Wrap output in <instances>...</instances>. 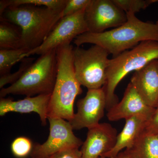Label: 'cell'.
Listing matches in <instances>:
<instances>
[{"label": "cell", "instance_id": "6da1fadb", "mask_svg": "<svg viewBox=\"0 0 158 158\" xmlns=\"http://www.w3.org/2000/svg\"><path fill=\"white\" fill-rule=\"evenodd\" d=\"M126 14L127 21L122 25L98 34L86 32L75 38L74 43L77 47L85 44L100 46L115 57L143 41H158L157 23L143 22L134 13Z\"/></svg>", "mask_w": 158, "mask_h": 158}, {"label": "cell", "instance_id": "7a4b0ae2", "mask_svg": "<svg viewBox=\"0 0 158 158\" xmlns=\"http://www.w3.org/2000/svg\"><path fill=\"white\" fill-rule=\"evenodd\" d=\"M73 50L71 44L56 49V80L49 103L48 119L60 118L69 122L74 116L75 100L82 90L75 75Z\"/></svg>", "mask_w": 158, "mask_h": 158}, {"label": "cell", "instance_id": "3957f363", "mask_svg": "<svg viewBox=\"0 0 158 158\" xmlns=\"http://www.w3.org/2000/svg\"><path fill=\"white\" fill-rule=\"evenodd\" d=\"M1 19L18 26L22 31V48L30 51L43 43L62 19V12L33 5L10 6Z\"/></svg>", "mask_w": 158, "mask_h": 158}, {"label": "cell", "instance_id": "277c9868", "mask_svg": "<svg viewBox=\"0 0 158 158\" xmlns=\"http://www.w3.org/2000/svg\"><path fill=\"white\" fill-rule=\"evenodd\" d=\"M156 59H158V41L153 40L143 41L110 59L106 83L103 87L106 96L107 110L118 102L115 90L123 79Z\"/></svg>", "mask_w": 158, "mask_h": 158}, {"label": "cell", "instance_id": "5b68a950", "mask_svg": "<svg viewBox=\"0 0 158 158\" xmlns=\"http://www.w3.org/2000/svg\"><path fill=\"white\" fill-rule=\"evenodd\" d=\"M57 73L56 49L41 55L17 82L1 89L0 97L5 98L10 94L27 97L51 94Z\"/></svg>", "mask_w": 158, "mask_h": 158}, {"label": "cell", "instance_id": "8992f818", "mask_svg": "<svg viewBox=\"0 0 158 158\" xmlns=\"http://www.w3.org/2000/svg\"><path fill=\"white\" fill-rule=\"evenodd\" d=\"M110 54L102 47L92 45L87 49L73 48L75 75L81 86L89 89H99L106 85Z\"/></svg>", "mask_w": 158, "mask_h": 158}, {"label": "cell", "instance_id": "52a82bcc", "mask_svg": "<svg viewBox=\"0 0 158 158\" xmlns=\"http://www.w3.org/2000/svg\"><path fill=\"white\" fill-rule=\"evenodd\" d=\"M85 9L61 19L42 44L27 53V58L36 54L41 56L59 47L70 44L78 36L88 32L85 20Z\"/></svg>", "mask_w": 158, "mask_h": 158}, {"label": "cell", "instance_id": "ba28073f", "mask_svg": "<svg viewBox=\"0 0 158 158\" xmlns=\"http://www.w3.org/2000/svg\"><path fill=\"white\" fill-rule=\"evenodd\" d=\"M48 119L50 124L48 138L42 144H34L31 157L48 158L62 150L82 146L83 142L74 134L69 122L60 118Z\"/></svg>", "mask_w": 158, "mask_h": 158}, {"label": "cell", "instance_id": "9c48e42d", "mask_svg": "<svg viewBox=\"0 0 158 158\" xmlns=\"http://www.w3.org/2000/svg\"><path fill=\"white\" fill-rule=\"evenodd\" d=\"M85 20L88 32L98 34L123 24L127 15L113 0H90L85 9Z\"/></svg>", "mask_w": 158, "mask_h": 158}, {"label": "cell", "instance_id": "30bf717a", "mask_svg": "<svg viewBox=\"0 0 158 158\" xmlns=\"http://www.w3.org/2000/svg\"><path fill=\"white\" fill-rule=\"evenodd\" d=\"M77 111L69 121L73 130L88 129L100 123L106 109V96L103 87L89 89L85 97L77 102Z\"/></svg>", "mask_w": 158, "mask_h": 158}, {"label": "cell", "instance_id": "8fae6325", "mask_svg": "<svg viewBox=\"0 0 158 158\" xmlns=\"http://www.w3.org/2000/svg\"><path fill=\"white\" fill-rule=\"evenodd\" d=\"M117 135L116 129L106 123L89 129L81 148L82 158L103 156L115 146Z\"/></svg>", "mask_w": 158, "mask_h": 158}, {"label": "cell", "instance_id": "7c38bea8", "mask_svg": "<svg viewBox=\"0 0 158 158\" xmlns=\"http://www.w3.org/2000/svg\"><path fill=\"white\" fill-rule=\"evenodd\" d=\"M155 110V108L149 106L142 99L130 82L122 99L108 110L107 117L110 121L126 119L138 116H144L148 119Z\"/></svg>", "mask_w": 158, "mask_h": 158}, {"label": "cell", "instance_id": "4fadbf2b", "mask_svg": "<svg viewBox=\"0 0 158 158\" xmlns=\"http://www.w3.org/2000/svg\"><path fill=\"white\" fill-rule=\"evenodd\" d=\"M131 83L142 99L149 106H158V59L153 60L134 72Z\"/></svg>", "mask_w": 158, "mask_h": 158}, {"label": "cell", "instance_id": "5bb4252c", "mask_svg": "<svg viewBox=\"0 0 158 158\" xmlns=\"http://www.w3.org/2000/svg\"><path fill=\"white\" fill-rule=\"evenodd\" d=\"M51 95L41 94L34 97H27L18 101L1 98L0 116H5L10 112L37 113L39 116L41 124L45 126L48 119V110Z\"/></svg>", "mask_w": 158, "mask_h": 158}, {"label": "cell", "instance_id": "9a60e30c", "mask_svg": "<svg viewBox=\"0 0 158 158\" xmlns=\"http://www.w3.org/2000/svg\"><path fill=\"white\" fill-rule=\"evenodd\" d=\"M125 120L124 127L117 135L115 146L102 157L115 158L123 150L129 149L132 147L145 130L148 119L143 116H138Z\"/></svg>", "mask_w": 158, "mask_h": 158}, {"label": "cell", "instance_id": "2e32d148", "mask_svg": "<svg viewBox=\"0 0 158 158\" xmlns=\"http://www.w3.org/2000/svg\"><path fill=\"white\" fill-rule=\"evenodd\" d=\"M125 150L134 158H158V136L144 130L132 147Z\"/></svg>", "mask_w": 158, "mask_h": 158}, {"label": "cell", "instance_id": "e0dca14e", "mask_svg": "<svg viewBox=\"0 0 158 158\" xmlns=\"http://www.w3.org/2000/svg\"><path fill=\"white\" fill-rule=\"evenodd\" d=\"M22 48V31L18 26L1 19L0 49Z\"/></svg>", "mask_w": 158, "mask_h": 158}, {"label": "cell", "instance_id": "ac0fdd59", "mask_svg": "<svg viewBox=\"0 0 158 158\" xmlns=\"http://www.w3.org/2000/svg\"><path fill=\"white\" fill-rule=\"evenodd\" d=\"M67 0H1L0 1V12L3 13L10 6L22 5L44 7L55 11L62 12L65 8Z\"/></svg>", "mask_w": 158, "mask_h": 158}, {"label": "cell", "instance_id": "d6986e66", "mask_svg": "<svg viewBox=\"0 0 158 158\" xmlns=\"http://www.w3.org/2000/svg\"><path fill=\"white\" fill-rule=\"evenodd\" d=\"M29 52L23 48L0 49V75L10 73L12 66L27 58V54Z\"/></svg>", "mask_w": 158, "mask_h": 158}, {"label": "cell", "instance_id": "ffe728a7", "mask_svg": "<svg viewBox=\"0 0 158 158\" xmlns=\"http://www.w3.org/2000/svg\"><path fill=\"white\" fill-rule=\"evenodd\" d=\"M25 58L21 61V64L20 65L18 70L13 73H11L1 76L0 77V88L1 89L5 88L6 85L14 84L30 68V66L34 63V59L32 58Z\"/></svg>", "mask_w": 158, "mask_h": 158}, {"label": "cell", "instance_id": "44dd1931", "mask_svg": "<svg viewBox=\"0 0 158 158\" xmlns=\"http://www.w3.org/2000/svg\"><path fill=\"white\" fill-rule=\"evenodd\" d=\"M120 9L126 13L135 14L141 10L146 9L154 3L158 2V0H113Z\"/></svg>", "mask_w": 158, "mask_h": 158}, {"label": "cell", "instance_id": "7402d4cb", "mask_svg": "<svg viewBox=\"0 0 158 158\" xmlns=\"http://www.w3.org/2000/svg\"><path fill=\"white\" fill-rule=\"evenodd\" d=\"M34 144L31 139L24 136L15 139L11 143L12 154L17 158H25L31 155Z\"/></svg>", "mask_w": 158, "mask_h": 158}, {"label": "cell", "instance_id": "603a6c76", "mask_svg": "<svg viewBox=\"0 0 158 158\" xmlns=\"http://www.w3.org/2000/svg\"><path fill=\"white\" fill-rule=\"evenodd\" d=\"M90 0H67L62 12V18L73 15L86 8Z\"/></svg>", "mask_w": 158, "mask_h": 158}, {"label": "cell", "instance_id": "cb8c5ba5", "mask_svg": "<svg viewBox=\"0 0 158 158\" xmlns=\"http://www.w3.org/2000/svg\"><path fill=\"white\" fill-rule=\"evenodd\" d=\"M48 158H82V156L79 148H70L56 153Z\"/></svg>", "mask_w": 158, "mask_h": 158}, {"label": "cell", "instance_id": "d4e9b609", "mask_svg": "<svg viewBox=\"0 0 158 158\" xmlns=\"http://www.w3.org/2000/svg\"><path fill=\"white\" fill-rule=\"evenodd\" d=\"M145 130L158 136V106L146 122Z\"/></svg>", "mask_w": 158, "mask_h": 158}, {"label": "cell", "instance_id": "484cf974", "mask_svg": "<svg viewBox=\"0 0 158 158\" xmlns=\"http://www.w3.org/2000/svg\"><path fill=\"white\" fill-rule=\"evenodd\" d=\"M115 158H134L126 150L121 152Z\"/></svg>", "mask_w": 158, "mask_h": 158}, {"label": "cell", "instance_id": "4316f807", "mask_svg": "<svg viewBox=\"0 0 158 158\" xmlns=\"http://www.w3.org/2000/svg\"><path fill=\"white\" fill-rule=\"evenodd\" d=\"M99 158H107L106 157H100Z\"/></svg>", "mask_w": 158, "mask_h": 158}, {"label": "cell", "instance_id": "83f0119b", "mask_svg": "<svg viewBox=\"0 0 158 158\" xmlns=\"http://www.w3.org/2000/svg\"><path fill=\"white\" fill-rule=\"evenodd\" d=\"M156 23H158V20L156 22Z\"/></svg>", "mask_w": 158, "mask_h": 158}, {"label": "cell", "instance_id": "f1b7e54d", "mask_svg": "<svg viewBox=\"0 0 158 158\" xmlns=\"http://www.w3.org/2000/svg\"><path fill=\"white\" fill-rule=\"evenodd\" d=\"M29 158H31V157H29Z\"/></svg>", "mask_w": 158, "mask_h": 158}]
</instances>
